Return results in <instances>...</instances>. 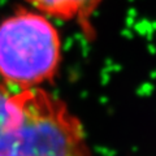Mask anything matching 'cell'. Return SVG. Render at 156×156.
<instances>
[{"instance_id": "cell-3", "label": "cell", "mask_w": 156, "mask_h": 156, "mask_svg": "<svg viewBox=\"0 0 156 156\" xmlns=\"http://www.w3.org/2000/svg\"><path fill=\"white\" fill-rule=\"evenodd\" d=\"M37 12L47 17L73 22L80 27L87 41L95 38L92 16L103 0H25Z\"/></svg>"}, {"instance_id": "cell-1", "label": "cell", "mask_w": 156, "mask_h": 156, "mask_svg": "<svg viewBox=\"0 0 156 156\" xmlns=\"http://www.w3.org/2000/svg\"><path fill=\"white\" fill-rule=\"evenodd\" d=\"M0 156H94L82 121L43 87L0 78Z\"/></svg>"}, {"instance_id": "cell-2", "label": "cell", "mask_w": 156, "mask_h": 156, "mask_svg": "<svg viewBox=\"0 0 156 156\" xmlns=\"http://www.w3.org/2000/svg\"><path fill=\"white\" fill-rule=\"evenodd\" d=\"M61 64V38L47 16L20 8L0 22V77L18 87H42Z\"/></svg>"}]
</instances>
